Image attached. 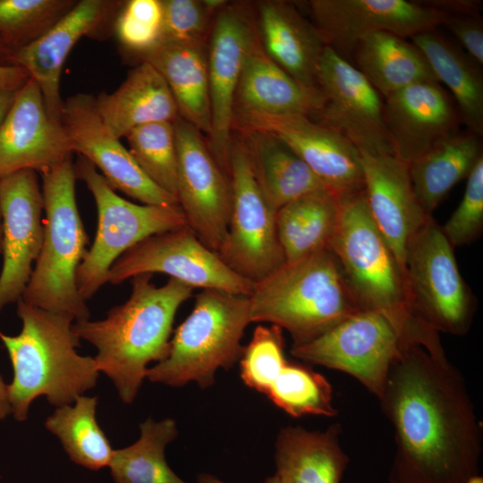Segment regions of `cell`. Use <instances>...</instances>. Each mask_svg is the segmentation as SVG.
<instances>
[{
  "mask_svg": "<svg viewBox=\"0 0 483 483\" xmlns=\"http://www.w3.org/2000/svg\"><path fill=\"white\" fill-rule=\"evenodd\" d=\"M378 400L394 432L390 483H466L479 473L481 423L445 352L403 345Z\"/></svg>",
  "mask_w": 483,
  "mask_h": 483,
  "instance_id": "cell-1",
  "label": "cell"
},
{
  "mask_svg": "<svg viewBox=\"0 0 483 483\" xmlns=\"http://www.w3.org/2000/svg\"><path fill=\"white\" fill-rule=\"evenodd\" d=\"M152 274L131 279V292L123 304L112 308L106 318L72 324L73 334L94 345L99 372L114 383L121 400L134 401L146 378L148 365L164 360L169 352L174 317L193 288L169 278L162 286Z\"/></svg>",
  "mask_w": 483,
  "mask_h": 483,
  "instance_id": "cell-2",
  "label": "cell"
},
{
  "mask_svg": "<svg viewBox=\"0 0 483 483\" xmlns=\"http://www.w3.org/2000/svg\"><path fill=\"white\" fill-rule=\"evenodd\" d=\"M339 202L338 225L329 248L361 309L385 317L403 344L443 351L439 333L413 313L405 269L372 220L364 191Z\"/></svg>",
  "mask_w": 483,
  "mask_h": 483,
  "instance_id": "cell-3",
  "label": "cell"
},
{
  "mask_svg": "<svg viewBox=\"0 0 483 483\" xmlns=\"http://www.w3.org/2000/svg\"><path fill=\"white\" fill-rule=\"evenodd\" d=\"M22 323L18 335L0 332L12 362L13 378L8 385L12 414L17 421L27 419L31 402L44 395L60 407L71 404L96 386L99 370L94 358L80 355V339L72 326L75 320L17 301Z\"/></svg>",
  "mask_w": 483,
  "mask_h": 483,
  "instance_id": "cell-4",
  "label": "cell"
},
{
  "mask_svg": "<svg viewBox=\"0 0 483 483\" xmlns=\"http://www.w3.org/2000/svg\"><path fill=\"white\" fill-rule=\"evenodd\" d=\"M251 323L285 329L292 345L307 343L363 310L330 248L284 262L254 283Z\"/></svg>",
  "mask_w": 483,
  "mask_h": 483,
  "instance_id": "cell-5",
  "label": "cell"
},
{
  "mask_svg": "<svg viewBox=\"0 0 483 483\" xmlns=\"http://www.w3.org/2000/svg\"><path fill=\"white\" fill-rule=\"evenodd\" d=\"M44 238L30 279L21 295L26 303L76 321L89 319L76 274L88 252L89 239L75 194L76 173L72 157L43 172Z\"/></svg>",
  "mask_w": 483,
  "mask_h": 483,
  "instance_id": "cell-6",
  "label": "cell"
},
{
  "mask_svg": "<svg viewBox=\"0 0 483 483\" xmlns=\"http://www.w3.org/2000/svg\"><path fill=\"white\" fill-rule=\"evenodd\" d=\"M250 323L248 296L202 290L174 331L166 358L148 368L146 378L174 387L190 382L211 386L218 369H229L241 358Z\"/></svg>",
  "mask_w": 483,
  "mask_h": 483,
  "instance_id": "cell-7",
  "label": "cell"
},
{
  "mask_svg": "<svg viewBox=\"0 0 483 483\" xmlns=\"http://www.w3.org/2000/svg\"><path fill=\"white\" fill-rule=\"evenodd\" d=\"M74 168L94 198L98 218L94 242L76 274L79 292L86 301L107 283L110 267L124 252L148 237L187 225V222L181 207L138 205L120 197L81 156Z\"/></svg>",
  "mask_w": 483,
  "mask_h": 483,
  "instance_id": "cell-8",
  "label": "cell"
},
{
  "mask_svg": "<svg viewBox=\"0 0 483 483\" xmlns=\"http://www.w3.org/2000/svg\"><path fill=\"white\" fill-rule=\"evenodd\" d=\"M404 266L415 317L437 333L465 335L477 301L461 275L453 248L432 216L411 243Z\"/></svg>",
  "mask_w": 483,
  "mask_h": 483,
  "instance_id": "cell-9",
  "label": "cell"
},
{
  "mask_svg": "<svg viewBox=\"0 0 483 483\" xmlns=\"http://www.w3.org/2000/svg\"><path fill=\"white\" fill-rule=\"evenodd\" d=\"M232 209L226 235L217 251L240 275L256 283L285 262L276 211L266 199L242 140H232L229 157Z\"/></svg>",
  "mask_w": 483,
  "mask_h": 483,
  "instance_id": "cell-10",
  "label": "cell"
},
{
  "mask_svg": "<svg viewBox=\"0 0 483 483\" xmlns=\"http://www.w3.org/2000/svg\"><path fill=\"white\" fill-rule=\"evenodd\" d=\"M162 273L194 288L250 296L254 283L228 267L189 225L141 241L109 269L107 282L119 284L138 275Z\"/></svg>",
  "mask_w": 483,
  "mask_h": 483,
  "instance_id": "cell-11",
  "label": "cell"
},
{
  "mask_svg": "<svg viewBox=\"0 0 483 483\" xmlns=\"http://www.w3.org/2000/svg\"><path fill=\"white\" fill-rule=\"evenodd\" d=\"M403 345L385 317L363 309L318 337L292 345L291 354L305 363L353 377L379 399L389 369Z\"/></svg>",
  "mask_w": 483,
  "mask_h": 483,
  "instance_id": "cell-12",
  "label": "cell"
},
{
  "mask_svg": "<svg viewBox=\"0 0 483 483\" xmlns=\"http://www.w3.org/2000/svg\"><path fill=\"white\" fill-rule=\"evenodd\" d=\"M322 108L314 119L349 140L360 153L394 155L381 95L343 55L326 46L318 71Z\"/></svg>",
  "mask_w": 483,
  "mask_h": 483,
  "instance_id": "cell-13",
  "label": "cell"
},
{
  "mask_svg": "<svg viewBox=\"0 0 483 483\" xmlns=\"http://www.w3.org/2000/svg\"><path fill=\"white\" fill-rule=\"evenodd\" d=\"M177 149V199L187 225L217 253L232 209L229 176L214 158L201 132L181 117L174 121Z\"/></svg>",
  "mask_w": 483,
  "mask_h": 483,
  "instance_id": "cell-14",
  "label": "cell"
},
{
  "mask_svg": "<svg viewBox=\"0 0 483 483\" xmlns=\"http://www.w3.org/2000/svg\"><path fill=\"white\" fill-rule=\"evenodd\" d=\"M257 39L256 21L244 4H226L215 14L207 45L211 109L208 146L228 176L235 93Z\"/></svg>",
  "mask_w": 483,
  "mask_h": 483,
  "instance_id": "cell-15",
  "label": "cell"
},
{
  "mask_svg": "<svg viewBox=\"0 0 483 483\" xmlns=\"http://www.w3.org/2000/svg\"><path fill=\"white\" fill-rule=\"evenodd\" d=\"M313 24L326 45L351 54L366 35L386 31L407 38L445 25L452 16L423 1L311 0Z\"/></svg>",
  "mask_w": 483,
  "mask_h": 483,
  "instance_id": "cell-16",
  "label": "cell"
},
{
  "mask_svg": "<svg viewBox=\"0 0 483 483\" xmlns=\"http://www.w3.org/2000/svg\"><path fill=\"white\" fill-rule=\"evenodd\" d=\"M262 131L285 143L337 199L364 191L361 155L345 137L301 114L255 116L233 120V129Z\"/></svg>",
  "mask_w": 483,
  "mask_h": 483,
  "instance_id": "cell-17",
  "label": "cell"
},
{
  "mask_svg": "<svg viewBox=\"0 0 483 483\" xmlns=\"http://www.w3.org/2000/svg\"><path fill=\"white\" fill-rule=\"evenodd\" d=\"M60 122L72 152L98 168L114 190L144 205L180 207L177 199L153 182L128 148L108 131L97 110L95 97L78 93L66 97Z\"/></svg>",
  "mask_w": 483,
  "mask_h": 483,
  "instance_id": "cell-18",
  "label": "cell"
},
{
  "mask_svg": "<svg viewBox=\"0 0 483 483\" xmlns=\"http://www.w3.org/2000/svg\"><path fill=\"white\" fill-rule=\"evenodd\" d=\"M3 267L0 274V311L17 301L30 279L43 243V194L33 170H21L0 178Z\"/></svg>",
  "mask_w": 483,
  "mask_h": 483,
  "instance_id": "cell-19",
  "label": "cell"
},
{
  "mask_svg": "<svg viewBox=\"0 0 483 483\" xmlns=\"http://www.w3.org/2000/svg\"><path fill=\"white\" fill-rule=\"evenodd\" d=\"M72 154L64 126L48 114L42 92L30 77L0 125V178L27 169L42 174Z\"/></svg>",
  "mask_w": 483,
  "mask_h": 483,
  "instance_id": "cell-20",
  "label": "cell"
},
{
  "mask_svg": "<svg viewBox=\"0 0 483 483\" xmlns=\"http://www.w3.org/2000/svg\"><path fill=\"white\" fill-rule=\"evenodd\" d=\"M384 118L394 156L407 165L458 131V110L436 81L408 86L385 98Z\"/></svg>",
  "mask_w": 483,
  "mask_h": 483,
  "instance_id": "cell-21",
  "label": "cell"
},
{
  "mask_svg": "<svg viewBox=\"0 0 483 483\" xmlns=\"http://www.w3.org/2000/svg\"><path fill=\"white\" fill-rule=\"evenodd\" d=\"M123 2L80 0L47 32L15 51V63L38 85L48 114L60 121L64 100L60 80L64 64L79 39L115 18Z\"/></svg>",
  "mask_w": 483,
  "mask_h": 483,
  "instance_id": "cell-22",
  "label": "cell"
},
{
  "mask_svg": "<svg viewBox=\"0 0 483 483\" xmlns=\"http://www.w3.org/2000/svg\"><path fill=\"white\" fill-rule=\"evenodd\" d=\"M360 155L369 214L405 269L409 247L432 216L421 208L406 164L394 155Z\"/></svg>",
  "mask_w": 483,
  "mask_h": 483,
  "instance_id": "cell-23",
  "label": "cell"
},
{
  "mask_svg": "<svg viewBox=\"0 0 483 483\" xmlns=\"http://www.w3.org/2000/svg\"><path fill=\"white\" fill-rule=\"evenodd\" d=\"M323 105L319 89L291 77L264 52L258 37L248 53L235 93L233 120L301 114L315 119Z\"/></svg>",
  "mask_w": 483,
  "mask_h": 483,
  "instance_id": "cell-24",
  "label": "cell"
},
{
  "mask_svg": "<svg viewBox=\"0 0 483 483\" xmlns=\"http://www.w3.org/2000/svg\"><path fill=\"white\" fill-rule=\"evenodd\" d=\"M256 28L264 52L275 64L301 85L318 89V64L327 45L293 4L259 2Z\"/></svg>",
  "mask_w": 483,
  "mask_h": 483,
  "instance_id": "cell-25",
  "label": "cell"
},
{
  "mask_svg": "<svg viewBox=\"0 0 483 483\" xmlns=\"http://www.w3.org/2000/svg\"><path fill=\"white\" fill-rule=\"evenodd\" d=\"M95 104L106 127L119 140L136 127L157 122H174L179 117L166 82L145 61L131 70L114 92H102L95 97Z\"/></svg>",
  "mask_w": 483,
  "mask_h": 483,
  "instance_id": "cell-26",
  "label": "cell"
},
{
  "mask_svg": "<svg viewBox=\"0 0 483 483\" xmlns=\"http://www.w3.org/2000/svg\"><path fill=\"white\" fill-rule=\"evenodd\" d=\"M342 427L324 431L283 428L275 441V475L280 483H341L350 462L340 445Z\"/></svg>",
  "mask_w": 483,
  "mask_h": 483,
  "instance_id": "cell-27",
  "label": "cell"
},
{
  "mask_svg": "<svg viewBox=\"0 0 483 483\" xmlns=\"http://www.w3.org/2000/svg\"><path fill=\"white\" fill-rule=\"evenodd\" d=\"M140 55L166 82L179 117L208 136L211 109L207 44H159Z\"/></svg>",
  "mask_w": 483,
  "mask_h": 483,
  "instance_id": "cell-28",
  "label": "cell"
},
{
  "mask_svg": "<svg viewBox=\"0 0 483 483\" xmlns=\"http://www.w3.org/2000/svg\"><path fill=\"white\" fill-rule=\"evenodd\" d=\"M241 133L258 185L275 211L300 197L326 189L308 165L278 138L262 131Z\"/></svg>",
  "mask_w": 483,
  "mask_h": 483,
  "instance_id": "cell-29",
  "label": "cell"
},
{
  "mask_svg": "<svg viewBox=\"0 0 483 483\" xmlns=\"http://www.w3.org/2000/svg\"><path fill=\"white\" fill-rule=\"evenodd\" d=\"M395 34L366 35L355 45L356 68L384 98L412 84L436 81L420 50Z\"/></svg>",
  "mask_w": 483,
  "mask_h": 483,
  "instance_id": "cell-30",
  "label": "cell"
},
{
  "mask_svg": "<svg viewBox=\"0 0 483 483\" xmlns=\"http://www.w3.org/2000/svg\"><path fill=\"white\" fill-rule=\"evenodd\" d=\"M483 157L480 138L456 131L408 165L417 199L428 216Z\"/></svg>",
  "mask_w": 483,
  "mask_h": 483,
  "instance_id": "cell-31",
  "label": "cell"
},
{
  "mask_svg": "<svg viewBox=\"0 0 483 483\" xmlns=\"http://www.w3.org/2000/svg\"><path fill=\"white\" fill-rule=\"evenodd\" d=\"M427 59L436 80L453 97L467 131L483 135V78L479 65L436 30L411 38Z\"/></svg>",
  "mask_w": 483,
  "mask_h": 483,
  "instance_id": "cell-32",
  "label": "cell"
},
{
  "mask_svg": "<svg viewBox=\"0 0 483 483\" xmlns=\"http://www.w3.org/2000/svg\"><path fill=\"white\" fill-rule=\"evenodd\" d=\"M339 213V199L327 189L310 192L280 208L275 224L285 262L329 248Z\"/></svg>",
  "mask_w": 483,
  "mask_h": 483,
  "instance_id": "cell-33",
  "label": "cell"
},
{
  "mask_svg": "<svg viewBox=\"0 0 483 483\" xmlns=\"http://www.w3.org/2000/svg\"><path fill=\"white\" fill-rule=\"evenodd\" d=\"M132 445L113 451L108 468L114 483H186L169 467L165 450L178 436L176 422L151 418L140 424Z\"/></svg>",
  "mask_w": 483,
  "mask_h": 483,
  "instance_id": "cell-34",
  "label": "cell"
},
{
  "mask_svg": "<svg viewBox=\"0 0 483 483\" xmlns=\"http://www.w3.org/2000/svg\"><path fill=\"white\" fill-rule=\"evenodd\" d=\"M97 405V397L80 395L73 406L57 407L45 422L69 458L91 470L108 467L114 451L96 419Z\"/></svg>",
  "mask_w": 483,
  "mask_h": 483,
  "instance_id": "cell-35",
  "label": "cell"
},
{
  "mask_svg": "<svg viewBox=\"0 0 483 483\" xmlns=\"http://www.w3.org/2000/svg\"><path fill=\"white\" fill-rule=\"evenodd\" d=\"M266 395L293 418L305 415L335 417L338 414L333 404L329 381L301 363L288 360Z\"/></svg>",
  "mask_w": 483,
  "mask_h": 483,
  "instance_id": "cell-36",
  "label": "cell"
},
{
  "mask_svg": "<svg viewBox=\"0 0 483 483\" xmlns=\"http://www.w3.org/2000/svg\"><path fill=\"white\" fill-rule=\"evenodd\" d=\"M125 138L129 152L143 172L159 188L177 199V149L174 122L147 123L134 128Z\"/></svg>",
  "mask_w": 483,
  "mask_h": 483,
  "instance_id": "cell-37",
  "label": "cell"
},
{
  "mask_svg": "<svg viewBox=\"0 0 483 483\" xmlns=\"http://www.w3.org/2000/svg\"><path fill=\"white\" fill-rule=\"evenodd\" d=\"M76 0H0V37L14 51L47 32Z\"/></svg>",
  "mask_w": 483,
  "mask_h": 483,
  "instance_id": "cell-38",
  "label": "cell"
},
{
  "mask_svg": "<svg viewBox=\"0 0 483 483\" xmlns=\"http://www.w3.org/2000/svg\"><path fill=\"white\" fill-rule=\"evenodd\" d=\"M287 361L283 329L259 325L240 358L241 378L250 388L267 394Z\"/></svg>",
  "mask_w": 483,
  "mask_h": 483,
  "instance_id": "cell-39",
  "label": "cell"
},
{
  "mask_svg": "<svg viewBox=\"0 0 483 483\" xmlns=\"http://www.w3.org/2000/svg\"><path fill=\"white\" fill-rule=\"evenodd\" d=\"M162 21L161 0H130L123 2L114 29L125 49L141 55L159 44Z\"/></svg>",
  "mask_w": 483,
  "mask_h": 483,
  "instance_id": "cell-40",
  "label": "cell"
},
{
  "mask_svg": "<svg viewBox=\"0 0 483 483\" xmlns=\"http://www.w3.org/2000/svg\"><path fill=\"white\" fill-rule=\"evenodd\" d=\"M161 4L163 21L159 44H207L215 13L203 1L161 0Z\"/></svg>",
  "mask_w": 483,
  "mask_h": 483,
  "instance_id": "cell-41",
  "label": "cell"
},
{
  "mask_svg": "<svg viewBox=\"0 0 483 483\" xmlns=\"http://www.w3.org/2000/svg\"><path fill=\"white\" fill-rule=\"evenodd\" d=\"M441 230L454 249L475 242L483 230V157L467 177L462 199Z\"/></svg>",
  "mask_w": 483,
  "mask_h": 483,
  "instance_id": "cell-42",
  "label": "cell"
},
{
  "mask_svg": "<svg viewBox=\"0 0 483 483\" xmlns=\"http://www.w3.org/2000/svg\"><path fill=\"white\" fill-rule=\"evenodd\" d=\"M445 26L466 49L467 55L479 65H482L483 26L479 15L453 16Z\"/></svg>",
  "mask_w": 483,
  "mask_h": 483,
  "instance_id": "cell-43",
  "label": "cell"
},
{
  "mask_svg": "<svg viewBox=\"0 0 483 483\" xmlns=\"http://www.w3.org/2000/svg\"><path fill=\"white\" fill-rule=\"evenodd\" d=\"M428 5L435 7L448 15L453 16H478L481 4L473 0H436L423 1Z\"/></svg>",
  "mask_w": 483,
  "mask_h": 483,
  "instance_id": "cell-44",
  "label": "cell"
},
{
  "mask_svg": "<svg viewBox=\"0 0 483 483\" xmlns=\"http://www.w3.org/2000/svg\"><path fill=\"white\" fill-rule=\"evenodd\" d=\"M29 79L30 75L24 68L0 64V88L19 90Z\"/></svg>",
  "mask_w": 483,
  "mask_h": 483,
  "instance_id": "cell-45",
  "label": "cell"
},
{
  "mask_svg": "<svg viewBox=\"0 0 483 483\" xmlns=\"http://www.w3.org/2000/svg\"><path fill=\"white\" fill-rule=\"evenodd\" d=\"M18 90L0 88V125L10 110Z\"/></svg>",
  "mask_w": 483,
  "mask_h": 483,
  "instance_id": "cell-46",
  "label": "cell"
},
{
  "mask_svg": "<svg viewBox=\"0 0 483 483\" xmlns=\"http://www.w3.org/2000/svg\"><path fill=\"white\" fill-rule=\"evenodd\" d=\"M12 414V406L10 403L8 385H6L0 375V419Z\"/></svg>",
  "mask_w": 483,
  "mask_h": 483,
  "instance_id": "cell-47",
  "label": "cell"
},
{
  "mask_svg": "<svg viewBox=\"0 0 483 483\" xmlns=\"http://www.w3.org/2000/svg\"><path fill=\"white\" fill-rule=\"evenodd\" d=\"M14 56L15 51L12 49L0 37V64L17 65Z\"/></svg>",
  "mask_w": 483,
  "mask_h": 483,
  "instance_id": "cell-48",
  "label": "cell"
},
{
  "mask_svg": "<svg viewBox=\"0 0 483 483\" xmlns=\"http://www.w3.org/2000/svg\"><path fill=\"white\" fill-rule=\"evenodd\" d=\"M198 483H225L216 476L208 473H200L197 477ZM265 483H280L275 474L266 479Z\"/></svg>",
  "mask_w": 483,
  "mask_h": 483,
  "instance_id": "cell-49",
  "label": "cell"
},
{
  "mask_svg": "<svg viewBox=\"0 0 483 483\" xmlns=\"http://www.w3.org/2000/svg\"><path fill=\"white\" fill-rule=\"evenodd\" d=\"M466 483H483V477L479 473L473 475L468 479Z\"/></svg>",
  "mask_w": 483,
  "mask_h": 483,
  "instance_id": "cell-50",
  "label": "cell"
},
{
  "mask_svg": "<svg viewBox=\"0 0 483 483\" xmlns=\"http://www.w3.org/2000/svg\"><path fill=\"white\" fill-rule=\"evenodd\" d=\"M2 215H1V208H0V254H2Z\"/></svg>",
  "mask_w": 483,
  "mask_h": 483,
  "instance_id": "cell-51",
  "label": "cell"
}]
</instances>
